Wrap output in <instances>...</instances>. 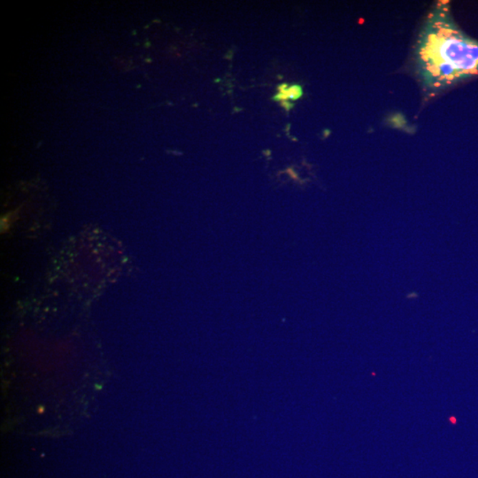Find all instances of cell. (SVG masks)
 I'll return each instance as SVG.
<instances>
[{"instance_id":"cell-1","label":"cell","mask_w":478,"mask_h":478,"mask_svg":"<svg viewBox=\"0 0 478 478\" xmlns=\"http://www.w3.org/2000/svg\"><path fill=\"white\" fill-rule=\"evenodd\" d=\"M418 67L432 89L478 75V43L466 38L454 27L446 10H437L429 18L417 49Z\"/></svg>"},{"instance_id":"cell-2","label":"cell","mask_w":478,"mask_h":478,"mask_svg":"<svg viewBox=\"0 0 478 478\" xmlns=\"http://www.w3.org/2000/svg\"><path fill=\"white\" fill-rule=\"evenodd\" d=\"M288 93L290 99L296 101L300 98L303 94L302 88L300 86H293L288 88Z\"/></svg>"},{"instance_id":"cell-3","label":"cell","mask_w":478,"mask_h":478,"mask_svg":"<svg viewBox=\"0 0 478 478\" xmlns=\"http://www.w3.org/2000/svg\"><path fill=\"white\" fill-rule=\"evenodd\" d=\"M281 104H282L283 106H284V108H285L286 110H290L293 106V105L290 104V103L288 101H283V102H281Z\"/></svg>"}]
</instances>
